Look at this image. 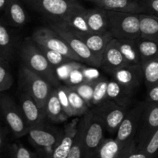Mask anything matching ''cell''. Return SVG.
Returning <instances> with one entry per match:
<instances>
[{
  "label": "cell",
  "instance_id": "cell-1",
  "mask_svg": "<svg viewBox=\"0 0 158 158\" xmlns=\"http://www.w3.org/2000/svg\"><path fill=\"white\" fill-rule=\"evenodd\" d=\"M20 56L26 67L47 80L52 86H60L56 69L32 38H26L20 49Z\"/></svg>",
  "mask_w": 158,
  "mask_h": 158
},
{
  "label": "cell",
  "instance_id": "cell-2",
  "mask_svg": "<svg viewBox=\"0 0 158 158\" xmlns=\"http://www.w3.org/2000/svg\"><path fill=\"white\" fill-rule=\"evenodd\" d=\"M32 9L40 12L52 23H60L84 9L78 0H22Z\"/></svg>",
  "mask_w": 158,
  "mask_h": 158
},
{
  "label": "cell",
  "instance_id": "cell-3",
  "mask_svg": "<svg viewBox=\"0 0 158 158\" xmlns=\"http://www.w3.org/2000/svg\"><path fill=\"white\" fill-rule=\"evenodd\" d=\"M108 30L114 39L138 40L140 37V14L109 11Z\"/></svg>",
  "mask_w": 158,
  "mask_h": 158
},
{
  "label": "cell",
  "instance_id": "cell-4",
  "mask_svg": "<svg viewBox=\"0 0 158 158\" xmlns=\"http://www.w3.org/2000/svg\"><path fill=\"white\" fill-rule=\"evenodd\" d=\"M82 120L84 127V158H97L99 148L105 139L104 125L93 110L83 116Z\"/></svg>",
  "mask_w": 158,
  "mask_h": 158
},
{
  "label": "cell",
  "instance_id": "cell-5",
  "mask_svg": "<svg viewBox=\"0 0 158 158\" xmlns=\"http://www.w3.org/2000/svg\"><path fill=\"white\" fill-rule=\"evenodd\" d=\"M20 83L24 90L29 93L38 106L45 113L46 102L53 90V86L45 79L23 66L19 73Z\"/></svg>",
  "mask_w": 158,
  "mask_h": 158
},
{
  "label": "cell",
  "instance_id": "cell-6",
  "mask_svg": "<svg viewBox=\"0 0 158 158\" xmlns=\"http://www.w3.org/2000/svg\"><path fill=\"white\" fill-rule=\"evenodd\" d=\"M63 130L43 125L29 129L28 136L29 141L35 147L40 158H48L54 148L61 139Z\"/></svg>",
  "mask_w": 158,
  "mask_h": 158
},
{
  "label": "cell",
  "instance_id": "cell-7",
  "mask_svg": "<svg viewBox=\"0 0 158 158\" xmlns=\"http://www.w3.org/2000/svg\"><path fill=\"white\" fill-rule=\"evenodd\" d=\"M2 116L8 127L15 137L28 135L29 128L20 106L7 95H2L0 100Z\"/></svg>",
  "mask_w": 158,
  "mask_h": 158
},
{
  "label": "cell",
  "instance_id": "cell-8",
  "mask_svg": "<svg viewBox=\"0 0 158 158\" xmlns=\"http://www.w3.org/2000/svg\"><path fill=\"white\" fill-rule=\"evenodd\" d=\"M31 38L38 46L60 52L74 61L82 62L61 35L51 27L38 28L34 31Z\"/></svg>",
  "mask_w": 158,
  "mask_h": 158
},
{
  "label": "cell",
  "instance_id": "cell-9",
  "mask_svg": "<svg viewBox=\"0 0 158 158\" xmlns=\"http://www.w3.org/2000/svg\"><path fill=\"white\" fill-rule=\"evenodd\" d=\"M50 27L61 35L71 49L80 57L82 62L93 67H101V60L94 55L86 43L70 29L56 23H52Z\"/></svg>",
  "mask_w": 158,
  "mask_h": 158
},
{
  "label": "cell",
  "instance_id": "cell-10",
  "mask_svg": "<svg viewBox=\"0 0 158 158\" xmlns=\"http://www.w3.org/2000/svg\"><path fill=\"white\" fill-rule=\"evenodd\" d=\"M92 110L103 122L106 131L114 134H117L129 107L119 105L111 100H106Z\"/></svg>",
  "mask_w": 158,
  "mask_h": 158
},
{
  "label": "cell",
  "instance_id": "cell-11",
  "mask_svg": "<svg viewBox=\"0 0 158 158\" xmlns=\"http://www.w3.org/2000/svg\"><path fill=\"white\" fill-rule=\"evenodd\" d=\"M145 107L144 103H140L129 109L117 132L116 139L123 144L135 140L134 137L138 131Z\"/></svg>",
  "mask_w": 158,
  "mask_h": 158
},
{
  "label": "cell",
  "instance_id": "cell-12",
  "mask_svg": "<svg viewBox=\"0 0 158 158\" xmlns=\"http://www.w3.org/2000/svg\"><path fill=\"white\" fill-rule=\"evenodd\" d=\"M158 129V105L145 102V107L137 133V148H143L147 140Z\"/></svg>",
  "mask_w": 158,
  "mask_h": 158
},
{
  "label": "cell",
  "instance_id": "cell-13",
  "mask_svg": "<svg viewBox=\"0 0 158 158\" xmlns=\"http://www.w3.org/2000/svg\"><path fill=\"white\" fill-rule=\"evenodd\" d=\"M114 79L134 94L143 80L141 65H127L113 74Z\"/></svg>",
  "mask_w": 158,
  "mask_h": 158
},
{
  "label": "cell",
  "instance_id": "cell-14",
  "mask_svg": "<svg viewBox=\"0 0 158 158\" xmlns=\"http://www.w3.org/2000/svg\"><path fill=\"white\" fill-rule=\"evenodd\" d=\"M20 107L29 129L44 124L46 114L40 109L32 96L26 90L23 91L20 96Z\"/></svg>",
  "mask_w": 158,
  "mask_h": 158
},
{
  "label": "cell",
  "instance_id": "cell-15",
  "mask_svg": "<svg viewBox=\"0 0 158 158\" xmlns=\"http://www.w3.org/2000/svg\"><path fill=\"white\" fill-rule=\"evenodd\" d=\"M127 65L117 46L116 39L114 38L110 42L103 52L101 60V68L113 75L119 69Z\"/></svg>",
  "mask_w": 158,
  "mask_h": 158
},
{
  "label": "cell",
  "instance_id": "cell-16",
  "mask_svg": "<svg viewBox=\"0 0 158 158\" xmlns=\"http://www.w3.org/2000/svg\"><path fill=\"white\" fill-rule=\"evenodd\" d=\"M97 7L114 12L145 13L144 7L140 0H90Z\"/></svg>",
  "mask_w": 158,
  "mask_h": 158
},
{
  "label": "cell",
  "instance_id": "cell-17",
  "mask_svg": "<svg viewBox=\"0 0 158 158\" xmlns=\"http://www.w3.org/2000/svg\"><path fill=\"white\" fill-rule=\"evenodd\" d=\"M79 122L78 120H75L66 125L61 139L48 158H67L77 135Z\"/></svg>",
  "mask_w": 158,
  "mask_h": 158
},
{
  "label": "cell",
  "instance_id": "cell-18",
  "mask_svg": "<svg viewBox=\"0 0 158 158\" xmlns=\"http://www.w3.org/2000/svg\"><path fill=\"white\" fill-rule=\"evenodd\" d=\"M75 34L86 43V46L92 51L93 53L101 60L105 49L110 42L114 39L112 34L109 30L103 32H99V33L90 32V33Z\"/></svg>",
  "mask_w": 158,
  "mask_h": 158
},
{
  "label": "cell",
  "instance_id": "cell-19",
  "mask_svg": "<svg viewBox=\"0 0 158 158\" xmlns=\"http://www.w3.org/2000/svg\"><path fill=\"white\" fill-rule=\"evenodd\" d=\"M86 22L91 32H103L108 30V12L103 8L96 6L94 9H86Z\"/></svg>",
  "mask_w": 158,
  "mask_h": 158
},
{
  "label": "cell",
  "instance_id": "cell-20",
  "mask_svg": "<svg viewBox=\"0 0 158 158\" xmlns=\"http://www.w3.org/2000/svg\"><path fill=\"white\" fill-rule=\"evenodd\" d=\"M22 0H9L4 12L8 25L14 27H20L26 23L27 13L22 4Z\"/></svg>",
  "mask_w": 158,
  "mask_h": 158
},
{
  "label": "cell",
  "instance_id": "cell-21",
  "mask_svg": "<svg viewBox=\"0 0 158 158\" xmlns=\"http://www.w3.org/2000/svg\"><path fill=\"white\" fill-rule=\"evenodd\" d=\"M45 114L46 117L54 123H63L66 121L69 117L63 110L56 89H53L46 102Z\"/></svg>",
  "mask_w": 158,
  "mask_h": 158
},
{
  "label": "cell",
  "instance_id": "cell-22",
  "mask_svg": "<svg viewBox=\"0 0 158 158\" xmlns=\"http://www.w3.org/2000/svg\"><path fill=\"white\" fill-rule=\"evenodd\" d=\"M133 94L114 79L110 80L108 83L107 100H111L117 104L128 107L132 102Z\"/></svg>",
  "mask_w": 158,
  "mask_h": 158
},
{
  "label": "cell",
  "instance_id": "cell-23",
  "mask_svg": "<svg viewBox=\"0 0 158 158\" xmlns=\"http://www.w3.org/2000/svg\"><path fill=\"white\" fill-rule=\"evenodd\" d=\"M116 41L128 65H141L137 40L116 39Z\"/></svg>",
  "mask_w": 158,
  "mask_h": 158
},
{
  "label": "cell",
  "instance_id": "cell-24",
  "mask_svg": "<svg viewBox=\"0 0 158 158\" xmlns=\"http://www.w3.org/2000/svg\"><path fill=\"white\" fill-rule=\"evenodd\" d=\"M86 9H83L74 12L66 19L56 23L66 26L75 33H90L91 31L86 22Z\"/></svg>",
  "mask_w": 158,
  "mask_h": 158
},
{
  "label": "cell",
  "instance_id": "cell-25",
  "mask_svg": "<svg viewBox=\"0 0 158 158\" xmlns=\"http://www.w3.org/2000/svg\"><path fill=\"white\" fill-rule=\"evenodd\" d=\"M140 38L158 41V17L140 13Z\"/></svg>",
  "mask_w": 158,
  "mask_h": 158
},
{
  "label": "cell",
  "instance_id": "cell-26",
  "mask_svg": "<svg viewBox=\"0 0 158 158\" xmlns=\"http://www.w3.org/2000/svg\"><path fill=\"white\" fill-rule=\"evenodd\" d=\"M15 42L6 24L2 20L0 25V58L10 63L13 58Z\"/></svg>",
  "mask_w": 158,
  "mask_h": 158
},
{
  "label": "cell",
  "instance_id": "cell-27",
  "mask_svg": "<svg viewBox=\"0 0 158 158\" xmlns=\"http://www.w3.org/2000/svg\"><path fill=\"white\" fill-rule=\"evenodd\" d=\"M126 144L121 143L116 138H105L99 148L97 158H117Z\"/></svg>",
  "mask_w": 158,
  "mask_h": 158
},
{
  "label": "cell",
  "instance_id": "cell-28",
  "mask_svg": "<svg viewBox=\"0 0 158 158\" xmlns=\"http://www.w3.org/2000/svg\"><path fill=\"white\" fill-rule=\"evenodd\" d=\"M143 81L147 89L158 86V58L141 63Z\"/></svg>",
  "mask_w": 158,
  "mask_h": 158
},
{
  "label": "cell",
  "instance_id": "cell-29",
  "mask_svg": "<svg viewBox=\"0 0 158 158\" xmlns=\"http://www.w3.org/2000/svg\"><path fill=\"white\" fill-rule=\"evenodd\" d=\"M141 63L158 58V41L139 38L137 40Z\"/></svg>",
  "mask_w": 158,
  "mask_h": 158
},
{
  "label": "cell",
  "instance_id": "cell-30",
  "mask_svg": "<svg viewBox=\"0 0 158 158\" xmlns=\"http://www.w3.org/2000/svg\"><path fill=\"white\" fill-rule=\"evenodd\" d=\"M66 87H67L69 103H70L71 109L73 113V116L74 117L84 116L89 110V106L73 88L67 85H66Z\"/></svg>",
  "mask_w": 158,
  "mask_h": 158
},
{
  "label": "cell",
  "instance_id": "cell-31",
  "mask_svg": "<svg viewBox=\"0 0 158 158\" xmlns=\"http://www.w3.org/2000/svg\"><path fill=\"white\" fill-rule=\"evenodd\" d=\"M83 121L80 120L78 124L77 135L71 148L67 158H84V145H83Z\"/></svg>",
  "mask_w": 158,
  "mask_h": 158
},
{
  "label": "cell",
  "instance_id": "cell-32",
  "mask_svg": "<svg viewBox=\"0 0 158 158\" xmlns=\"http://www.w3.org/2000/svg\"><path fill=\"white\" fill-rule=\"evenodd\" d=\"M109 80L100 77L96 82L93 96L92 106H97L107 100V86Z\"/></svg>",
  "mask_w": 158,
  "mask_h": 158
},
{
  "label": "cell",
  "instance_id": "cell-33",
  "mask_svg": "<svg viewBox=\"0 0 158 158\" xmlns=\"http://www.w3.org/2000/svg\"><path fill=\"white\" fill-rule=\"evenodd\" d=\"M97 79L92 80H85V81L82 82V83H79L76 86H71L80 94V97L86 101V103H87L89 107L93 106V96H94V86H95Z\"/></svg>",
  "mask_w": 158,
  "mask_h": 158
},
{
  "label": "cell",
  "instance_id": "cell-34",
  "mask_svg": "<svg viewBox=\"0 0 158 158\" xmlns=\"http://www.w3.org/2000/svg\"><path fill=\"white\" fill-rule=\"evenodd\" d=\"M13 84L9 62L0 58V91L5 92L11 88Z\"/></svg>",
  "mask_w": 158,
  "mask_h": 158
},
{
  "label": "cell",
  "instance_id": "cell-35",
  "mask_svg": "<svg viewBox=\"0 0 158 158\" xmlns=\"http://www.w3.org/2000/svg\"><path fill=\"white\" fill-rule=\"evenodd\" d=\"M37 45V44H36ZM38 46V45H37ZM40 48V50L42 51L43 54H44L45 56L46 57L48 60H49V63L52 64V66L54 68L59 67L61 65L65 64V63H69L71 61H74V60H71V59L68 58L66 56L63 55L60 52H56L55 50H52V49H49L48 48L43 47V46H38Z\"/></svg>",
  "mask_w": 158,
  "mask_h": 158
},
{
  "label": "cell",
  "instance_id": "cell-36",
  "mask_svg": "<svg viewBox=\"0 0 158 158\" xmlns=\"http://www.w3.org/2000/svg\"><path fill=\"white\" fill-rule=\"evenodd\" d=\"M9 152L11 158H40L38 154L32 152L21 144H11L9 146Z\"/></svg>",
  "mask_w": 158,
  "mask_h": 158
},
{
  "label": "cell",
  "instance_id": "cell-37",
  "mask_svg": "<svg viewBox=\"0 0 158 158\" xmlns=\"http://www.w3.org/2000/svg\"><path fill=\"white\" fill-rule=\"evenodd\" d=\"M57 94H58V97L60 99V103H61L64 112L70 117H74L72 109H71L70 103H69V96H68L67 93V87L66 85H60L58 87H56Z\"/></svg>",
  "mask_w": 158,
  "mask_h": 158
},
{
  "label": "cell",
  "instance_id": "cell-38",
  "mask_svg": "<svg viewBox=\"0 0 158 158\" xmlns=\"http://www.w3.org/2000/svg\"><path fill=\"white\" fill-rule=\"evenodd\" d=\"M150 158L158 157V129L147 140L143 148Z\"/></svg>",
  "mask_w": 158,
  "mask_h": 158
},
{
  "label": "cell",
  "instance_id": "cell-39",
  "mask_svg": "<svg viewBox=\"0 0 158 158\" xmlns=\"http://www.w3.org/2000/svg\"><path fill=\"white\" fill-rule=\"evenodd\" d=\"M80 63L81 62L71 61L56 68V75L59 80H62L63 81L66 82L73 69L77 67Z\"/></svg>",
  "mask_w": 158,
  "mask_h": 158
},
{
  "label": "cell",
  "instance_id": "cell-40",
  "mask_svg": "<svg viewBox=\"0 0 158 158\" xmlns=\"http://www.w3.org/2000/svg\"><path fill=\"white\" fill-rule=\"evenodd\" d=\"M83 66H84V65L80 63L77 67H76L75 69H73L72 72L69 74V77H68L67 80L65 82V83H66V85L69 86H76V85L79 84V83H82V82L86 80L84 75H83V70H82V68H83Z\"/></svg>",
  "mask_w": 158,
  "mask_h": 158
},
{
  "label": "cell",
  "instance_id": "cell-41",
  "mask_svg": "<svg viewBox=\"0 0 158 158\" xmlns=\"http://www.w3.org/2000/svg\"><path fill=\"white\" fill-rule=\"evenodd\" d=\"M144 7L145 13L158 17V0H140Z\"/></svg>",
  "mask_w": 158,
  "mask_h": 158
},
{
  "label": "cell",
  "instance_id": "cell-42",
  "mask_svg": "<svg viewBox=\"0 0 158 158\" xmlns=\"http://www.w3.org/2000/svg\"><path fill=\"white\" fill-rule=\"evenodd\" d=\"M96 67H87L86 66H83L82 68V70H83V75H84L85 79L86 80H96V79L99 78L100 77V74L98 73L97 69H95Z\"/></svg>",
  "mask_w": 158,
  "mask_h": 158
},
{
  "label": "cell",
  "instance_id": "cell-43",
  "mask_svg": "<svg viewBox=\"0 0 158 158\" xmlns=\"http://www.w3.org/2000/svg\"><path fill=\"white\" fill-rule=\"evenodd\" d=\"M148 103L158 105V86L148 89L146 101Z\"/></svg>",
  "mask_w": 158,
  "mask_h": 158
},
{
  "label": "cell",
  "instance_id": "cell-44",
  "mask_svg": "<svg viewBox=\"0 0 158 158\" xmlns=\"http://www.w3.org/2000/svg\"><path fill=\"white\" fill-rule=\"evenodd\" d=\"M136 146H137V141H136V140H132V141L127 143L125 145L123 151H121V153L119 154V156L117 158H127L130 153L131 152V151H132Z\"/></svg>",
  "mask_w": 158,
  "mask_h": 158
},
{
  "label": "cell",
  "instance_id": "cell-45",
  "mask_svg": "<svg viewBox=\"0 0 158 158\" xmlns=\"http://www.w3.org/2000/svg\"><path fill=\"white\" fill-rule=\"evenodd\" d=\"M9 128L2 127L1 131H0V149L2 152L4 151L7 147V139L8 134H9Z\"/></svg>",
  "mask_w": 158,
  "mask_h": 158
},
{
  "label": "cell",
  "instance_id": "cell-46",
  "mask_svg": "<svg viewBox=\"0 0 158 158\" xmlns=\"http://www.w3.org/2000/svg\"><path fill=\"white\" fill-rule=\"evenodd\" d=\"M127 158H150L143 149L137 148V146L131 151Z\"/></svg>",
  "mask_w": 158,
  "mask_h": 158
},
{
  "label": "cell",
  "instance_id": "cell-47",
  "mask_svg": "<svg viewBox=\"0 0 158 158\" xmlns=\"http://www.w3.org/2000/svg\"><path fill=\"white\" fill-rule=\"evenodd\" d=\"M9 2V0H0V9H1V11L2 12H4L5 9H6Z\"/></svg>",
  "mask_w": 158,
  "mask_h": 158
},
{
  "label": "cell",
  "instance_id": "cell-48",
  "mask_svg": "<svg viewBox=\"0 0 158 158\" xmlns=\"http://www.w3.org/2000/svg\"><path fill=\"white\" fill-rule=\"evenodd\" d=\"M87 1H89H89H90V0H87Z\"/></svg>",
  "mask_w": 158,
  "mask_h": 158
}]
</instances>
